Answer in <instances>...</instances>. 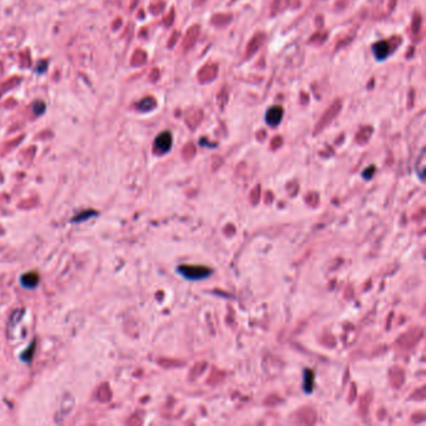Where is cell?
<instances>
[{"label":"cell","instance_id":"5bb4252c","mask_svg":"<svg viewBox=\"0 0 426 426\" xmlns=\"http://www.w3.org/2000/svg\"><path fill=\"white\" fill-rule=\"evenodd\" d=\"M306 203L310 204V205H316L317 203H319V195L316 194V193H310V194L306 197Z\"/></svg>","mask_w":426,"mask_h":426},{"label":"cell","instance_id":"4fadbf2b","mask_svg":"<svg viewBox=\"0 0 426 426\" xmlns=\"http://www.w3.org/2000/svg\"><path fill=\"white\" fill-rule=\"evenodd\" d=\"M259 199H260V186H256L255 189L251 192L250 194V202L253 204H256L259 202Z\"/></svg>","mask_w":426,"mask_h":426},{"label":"cell","instance_id":"ba28073f","mask_svg":"<svg viewBox=\"0 0 426 426\" xmlns=\"http://www.w3.org/2000/svg\"><path fill=\"white\" fill-rule=\"evenodd\" d=\"M20 281L24 288H35L39 284V275L36 272H26L23 275Z\"/></svg>","mask_w":426,"mask_h":426},{"label":"cell","instance_id":"30bf717a","mask_svg":"<svg viewBox=\"0 0 426 426\" xmlns=\"http://www.w3.org/2000/svg\"><path fill=\"white\" fill-rule=\"evenodd\" d=\"M314 385V374L311 370H306L305 371V380H304V389L308 393H311Z\"/></svg>","mask_w":426,"mask_h":426},{"label":"cell","instance_id":"52a82bcc","mask_svg":"<svg viewBox=\"0 0 426 426\" xmlns=\"http://www.w3.org/2000/svg\"><path fill=\"white\" fill-rule=\"evenodd\" d=\"M282 108L280 107H274L271 109H269L268 114H266V121L270 125H277L280 123L282 118Z\"/></svg>","mask_w":426,"mask_h":426},{"label":"cell","instance_id":"8fae6325","mask_svg":"<svg viewBox=\"0 0 426 426\" xmlns=\"http://www.w3.org/2000/svg\"><path fill=\"white\" fill-rule=\"evenodd\" d=\"M205 367H206L205 361H202V362H198V364H195L194 367L192 369V372H190V375H192V379L200 376V375H202L204 372V370H205Z\"/></svg>","mask_w":426,"mask_h":426},{"label":"cell","instance_id":"e0dca14e","mask_svg":"<svg viewBox=\"0 0 426 426\" xmlns=\"http://www.w3.org/2000/svg\"><path fill=\"white\" fill-rule=\"evenodd\" d=\"M204 0H195V4H202Z\"/></svg>","mask_w":426,"mask_h":426},{"label":"cell","instance_id":"2e32d148","mask_svg":"<svg viewBox=\"0 0 426 426\" xmlns=\"http://www.w3.org/2000/svg\"><path fill=\"white\" fill-rule=\"evenodd\" d=\"M268 197L269 198H268V202H266V203H271V200H272V193L269 192L268 193Z\"/></svg>","mask_w":426,"mask_h":426},{"label":"cell","instance_id":"277c9868","mask_svg":"<svg viewBox=\"0 0 426 426\" xmlns=\"http://www.w3.org/2000/svg\"><path fill=\"white\" fill-rule=\"evenodd\" d=\"M340 108H341L340 100H337V103H334V104H333L332 107H330L329 109L326 110V113L322 115V118L320 119L319 124H317V126L315 128V134L320 133V131H321L322 129L325 128V126L329 125L330 121H332L333 119H334L335 116H337L339 114V110H340Z\"/></svg>","mask_w":426,"mask_h":426},{"label":"cell","instance_id":"9a60e30c","mask_svg":"<svg viewBox=\"0 0 426 426\" xmlns=\"http://www.w3.org/2000/svg\"><path fill=\"white\" fill-rule=\"evenodd\" d=\"M354 398H355V385H353V388H351V391H350V403L354 400Z\"/></svg>","mask_w":426,"mask_h":426},{"label":"cell","instance_id":"7a4b0ae2","mask_svg":"<svg viewBox=\"0 0 426 426\" xmlns=\"http://www.w3.org/2000/svg\"><path fill=\"white\" fill-rule=\"evenodd\" d=\"M292 421L299 425H313L316 421V412L311 407H301L292 415Z\"/></svg>","mask_w":426,"mask_h":426},{"label":"cell","instance_id":"9c48e42d","mask_svg":"<svg viewBox=\"0 0 426 426\" xmlns=\"http://www.w3.org/2000/svg\"><path fill=\"white\" fill-rule=\"evenodd\" d=\"M374 52H375V57H376L377 59H380V60L388 57V54H389L388 41L383 40V41H380V43L375 44L374 45Z\"/></svg>","mask_w":426,"mask_h":426},{"label":"cell","instance_id":"6da1fadb","mask_svg":"<svg viewBox=\"0 0 426 426\" xmlns=\"http://www.w3.org/2000/svg\"><path fill=\"white\" fill-rule=\"evenodd\" d=\"M422 335H424V332L420 327H412L409 332L405 333V334L396 341V345L399 346L403 350H407V349H411L412 346L416 345L420 340H421Z\"/></svg>","mask_w":426,"mask_h":426},{"label":"cell","instance_id":"5b68a950","mask_svg":"<svg viewBox=\"0 0 426 426\" xmlns=\"http://www.w3.org/2000/svg\"><path fill=\"white\" fill-rule=\"evenodd\" d=\"M171 141H173V139H171L170 133L165 131V133L160 134L157 137V140H155V152L158 154H164V153L169 152L171 147Z\"/></svg>","mask_w":426,"mask_h":426},{"label":"cell","instance_id":"7c38bea8","mask_svg":"<svg viewBox=\"0 0 426 426\" xmlns=\"http://www.w3.org/2000/svg\"><path fill=\"white\" fill-rule=\"evenodd\" d=\"M225 377V374L223 371H220V370H213V372L210 374V377H209L208 383L209 384H218L220 382H223Z\"/></svg>","mask_w":426,"mask_h":426},{"label":"cell","instance_id":"3957f363","mask_svg":"<svg viewBox=\"0 0 426 426\" xmlns=\"http://www.w3.org/2000/svg\"><path fill=\"white\" fill-rule=\"evenodd\" d=\"M179 272L184 275L187 279H204L208 277V275L211 274V270L206 266H193V265H181L179 266Z\"/></svg>","mask_w":426,"mask_h":426},{"label":"cell","instance_id":"8992f818","mask_svg":"<svg viewBox=\"0 0 426 426\" xmlns=\"http://www.w3.org/2000/svg\"><path fill=\"white\" fill-rule=\"evenodd\" d=\"M390 382L394 385V388H400L405 382V374L403 369L400 367H393L390 370Z\"/></svg>","mask_w":426,"mask_h":426}]
</instances>
